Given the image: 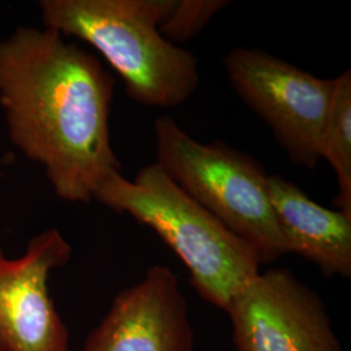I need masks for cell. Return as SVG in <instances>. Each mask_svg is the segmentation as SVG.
Instances as JSON below:
<instances>
[{"label": "cell", "mask_w": 351, "mask_h": 351, "mask_svg": "<svg viewBox=\"0 0 351 351\" xmlns=\"http://www.w3.org/2000/svg\"><path fill=\"white\" fill-rule=\"evenodd\" d=\"M114 80L58 32L19 26L0 40V107L13 145L40 164L55 194L90 203L120 171L110 136Z\"/></svg>", "instance_id": "6da1fadb"}, {"label": "cell", "mask_w": 351, "mask_h": 351, "mask_svg": "<svg viewBox=\"0 0 351 351\" xmlns=\"http://www.w3.org/2000/svg\"><path fill=\"white\" fill-rule=\"evenodd\" d=\"M176 0H42L45 27L93 46L121 77L132 101L172 108L201 82L198 59L163 37Z\"/></svg>", "instance_id": "7a4b0ae2"}, {"label": "cell", "mask_w": 351, "mask_h": 351, "mask_svg": "<svg viewBox=\"0 0 351 351\" xmlns=\"http://www.w3.org/2000/svg\"><path fill=\"white\" fill-rule=\"evenodd\" d=\"M94 199L151 228L185 264L202 300L226 311L242 289L261 274L250 246L180 188L159 164L139 169L134 180L113 171Z\"/></svg>", "instance_id": "3957f363"}, {"label": "cell", "mask_w": 351, "mask_h": 351, "mask_svg": "<svg viewBox=\"0 0 351 351\" xmlns=\"http://www.w3.org/2000/svg\"><path fill=\"white\" fill-rule=\"evenodd\" d=\"M156 163L176 184L250 246L261 264L288 254L263 167L224 142L193 138L171 116L154 124Z\"/></svg>", "instance_id": "277c9868"}, {"label": "cell", "mask_w": 351, "mask_h": 351, "mask_svg": "<svg viewBox=\"0 0 351 351\" xmlns=\"http://www.w3.org/2000/svg\"><path fill=\"white\" fill-rule=\"evenodd\" d=\"M223 63L241 101L268 125L290 162L314 169L322 160L335 78L316 77L259 49H233Z\"/></svg>", "instance_id": "5b68a950"}, {"label": "cell", "mask_w": 351, "mask_h": 351, "mask_svg": "<svg viewBox=\"0 0 351 351\" xmlns=\"http://www.w3.org/2000/svg\"><path fill=\"white\" fill-rule=\"evenodd\" d=\"M226 313L236 351H343L322 297L285 268L259 274Z\"/></svg>", "instance_id": "8992f818"}, {"label": "cell", "mask_w": 351, "mask_h": 351, "mask_svg": "<svg viewBox=\"0 0 351 351\" xmlns=\"http://www.w3.org/2000/svg\"><path fill=\"white\" fill-rule=\"evenodd\" d=\"M72 254V245L55 228L36 234L20 258H7L0 247V351H71L49 278Z\"/></svg>", "instance_id": "52a82bcc"}, {"label": "cell", "mask_w": 351, "mask_h": 351, "mask_svg": "<svg viewBox=\"0 0 351 351\" xmlns=\"http://www.w3.org/2000/svg\"><path fill=\"white\" fill-rule=\"evenodd\" d=\"M188 303L175 272L152 265L119 291L81 351H194Z\"/></svg>", "instance_id": "ba28073f"}, {"label": "cell", "mask_w": 351, "mask_h": 351, "mask_svg": "<svg viewBox=\"0 0 351 351\" xmlns=\"http://www.w3.org/2000/svg\"><path fill=\"white\" fill-rule=\"evenodd\" d=\"M268 197L288 254L317 265L324 277H351V217L313 201L294 182L268 175Z\"/></svg>", "instance_id": "9c48e42d"}, {"label": "cell", "mask_w": 351, "mask_h": 351, "mask_svg": "<svg viewBox=\"0 0 351 351\" xmlns=\"http://www.w3.org/2000/svg\"><path fill=\"white\" fill-rule=\"evenodd\" d=\"M335 91L326 120L322 159L332 167L339 194L335 206L351 217V71L335 78Z\"/></svg>", "instance_id": "30bf717a"}, {"label": "cell", "mask_w": 351, "mask_h": 351, "mask_svg": "<svg viewBox=\"0 0 351 351\" xmlns=\"http://www.w3.org/2000/svg\"><path fill=\"white\" fill-rule=\"evenodd\" d=\"M229 4L226 0H176L159 30L173 45L188 42L198 36L213 16Z\"/></svg>", "instance_id": "8fae6325"}]
</instances>
